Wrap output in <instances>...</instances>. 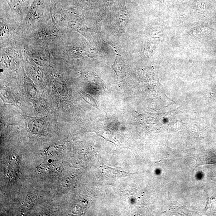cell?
<instances>
[{"instance_id": "3", "label": "cell", "mask_w": 216, "mask_h": 216, "mask_svg": "<svg viewBox=\"0 0 216 216\" xmlns=\"http://www.w3.org/2000/svg\"><path fill=\"white\" fill-rule=\"evenodd\" d=\"M11 8L19 12L25 10L32 0H6Z\"/></svg>"}, {"instance_id": "4", "label": "cell", "mask_w": 216, "mask_h": 216, "mask_svg": "<svg viewBox=\"0 0 216 216\" xmlns=\"http://www.w3.org/2000/svg\"><path fill=\"white\" fill-rule=\"evenodd\" d=\"M35 201V199L33 197H31V196H29L25 199V202H24V204H22V207L23 208L29 209L31 207L33 206Z\"/></svg>"}, {"instance_id": "2", "label": "cell", "mask_w": 216, "mask_h": 216, "mask_svg": "<svg viewBox=\"0 0 216 216\" xmlns=\"http://www.w3.org/2000/svg\"><path fill=\"white\" fill-rule=\"evenodd\" d=\"M38 173L48 175H55L60 171V166L56 163H45L36 168Z\"/></svg>"}, {"instance_id": "1", "label": "cell", "mask_w": 216, "mask_h": 216, "mask_svg": "<svg viewBox=\"0 0 216 216\" xmlns=\"http://www.w3.org/2000/svg\"><path fill=\"white\" fill-rule=\"evenodd\" d=\"M101 168L103 173L104 175L107 177L111 178L124 177L134 174V173L125 172L122 169L110 167L105 165L101 166Z\"/></svg>"}]
</instances>
